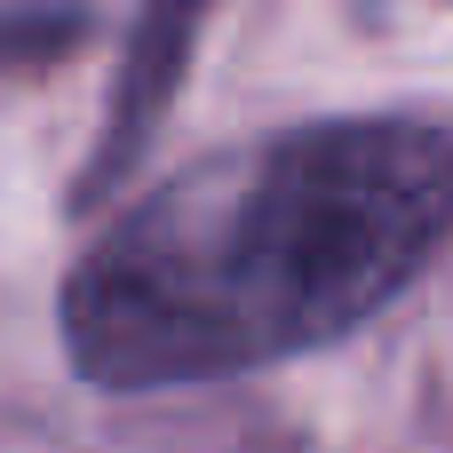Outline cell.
Instances as JSON below:
<instances>
[{"mask_svg": "<svg viewBox=\"0 0 453 453\" xmlns=\"http://www.w3.org/2000/svg\"><path fill=\"white\" fill-rule=\"evenodd\" d=\"M453 231V135L319 119L215 151L111 215L64 279V350L96 390L223 382L342 342Z\"/></svg>", "mask_w": 453, "mask_h": 453, "instance_id": "obj_1", "label": "cell"}, {"mask_svg": "<svg viewBox=\"0 0 453 453\" xmlns=\"http://www.w3.org/2000/svg\"><path fill=\"white\" fill-rule=\"evenodd\" d=\"M191 16L199 0H151L143 8V32L127 48V80H119V104H111V159H127L143 135H151V111L167 104V88L183 80V48H191Z\"/></svg>", "mask_w": 453, "mask_h": 453, "instance_id": "obj_2", "label": "cell"}]
</instances>
